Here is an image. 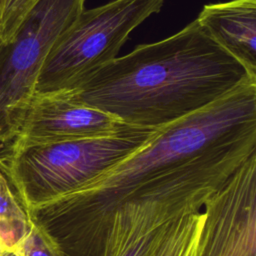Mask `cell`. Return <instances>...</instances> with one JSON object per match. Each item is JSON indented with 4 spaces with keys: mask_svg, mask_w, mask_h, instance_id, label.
<instances>
[{
    "mask_svg": "<svg viewBox=\"0 0 256 256\" xmlns=\"http://www.w3.org/2000/svg\"><path fill=\"white\" fill-rule=\"evenodd\" d=\"M200 256H256V153L207 200Z\"/></svg>",
    "mask_w": 256,
    "mask_h": 256,
    "instance_id": "52a82bcc",
    "label": "cell"
},
{
    "mask_svg": "<svg viewBox=\"0 0 256 256\" xmlns=\"http://www.w3.org/2000/svg\"><path fill=\"white\" fill-rule=\"evenodd\" d=\"M255 153L256 121H252L159 172L113 211L98 256H146L170 223L202 210Z\"/></svg>",
    "mask_w": 256,
    "mask_h": 256,
    "instance_id": "3957f363",
    "label": "cell"
},
{
    "mask_svg": "<svg viewBox=\"0 0 256 256\" xmlns=\"http://www.w3.org/2000/svg\"><path fill=\"white\" fill-rule=\"evenodd\" d=\"M84 2L40 0L14 37L0 45V143H11L19 133L43 64Z\"/></svg>",
    "mask_w": 256,
    "mask_h": 256,
    "instance_id": "8992f818",
    "label": "cell"
},
{
    "mask_svg": "<svg viewBox=\"0 0 256 256\" xmlns=\"http://www.w3.org/2000/svg\"><path fill=\"white\" fill-rule=\"evenodd\" d=\"M250 77L256 78L195 19L165 39L117 56L70 91L125 124L159 127Z\"/></svg>",
    "mask_w": 256,
    "mask_h": 256,
    "instance_id": "7a4b0ae2",
    "label": "cell"
},
{
    "mask_svg": "<svg viewBox=\"0 0 256 256\" xmlns=\"http://www.w3.org/2000/svg\"><path fill=\"white\" fill-rule=\"evenodd\" d=\"M204 222V208L174 220L146 256H200Z\"/></svg>",
    "mask_w": 256,
    "mask_h": 256,
    "instance_id": "30bf717a",
    "label": "cell"
},
{
    "mask_svg": "<svg viewBox=\"0 0 256 256\" xmlns=\"http://www.w3.org/2000/svg\"><path fill=\"white\" fill-rule=\"evenodd\" d=\"M2 256H18V254L14 251V250H12V251H8V252H6L5 254H3Z\"/></svg>",
    "mask_w": 256,
    "mask_h": 256,
    "instance_id": "5bb4252c",
    "label": "cell"
},
{
    "mask_svg": "<svg viewBox=\"0 0 256 256\" xmlns=\"http://www.w3.org/2000/svg\"><path fill=\"white\" fill-rule=\"evenodd\" d=\"M158 127L125 124L116 131L63 142L11 148L0 171L26 212L74 189L143 145Z\"/></svg>",
    "mask_w": 256,
    "mask_h": 256,
    "instance_id": "277c9868",
    "label": "cell"
},
{
    "mask_svg": "<svg viewBox=\"0 0 256 256\" xmlns=\"http://www.w3.org/2000/svg\"><path fill=\"white\" fill-rule=\"evenodd\" d=\"M163 3L164 0H112L83 9L48 54L35 93L75 90L116 58L130 33L158 13Z\"/></svg>",
    "mask_w": 256,
    "mask_h": 256,
    "instance_id": "5b68a950",
    "label": "cell"
},
{
    "mask_svg": "<svg viewBox=\"0 0 256 256\" xmlns=\"http://www.w3.org/2000/svg\"><path fill=\"white\" fill-rule=\"evenodd\" d=\"M30 222L27 234L13 249L18 256H64L60 248L38 225Z\"/></svg>",
    "mask_w": 256,
    "mask_h": 256,
    "instance_id": "7c38bea8",
    "label": "cell"
},
{
    "mask_svg": "<svg viewBox=\"0 0 256 256\" xmlns=\"http://www.w3.org/2000/svg\"><path fill=\"white\" fill-rule=\"evenodd\" d=\"M1 9H2V0H0V15H1Z\"/></svg>",
    "mask_w": 256,
    "mask_h": 256,
    "instance_id": "9a60e30c",
    "label": "cell"
},
{
    "mask_svg": "<svg viewBox=\"0 0 256 256\" xmlns=\"http://www.w3.org/2000/svg\"><path fill=\"white\" fill-rule=\"evenodd\" d=\"M115 116L81 101L73 91L34 93L11 148L101 135L124 126Z\"/></svg>",
    "mask_w": 256,
    "mask_h": 256,
    "instance_id": "ba28073f",
    "label": "cell"
},
{
    "mask_svg": "<svg viewBox=\"0 0 256 256\" xmlns=\"http://www.w3.org/2000/svg\"><path fill=\"white\" fill-rule=\"evenodd\" d=\"M196 21L219 46L256 76V0L204 5Z\"/></svg>",
    "mask_w": 256,
    "mask_h": 256,
    "instance_id": "9c48e42d",
    "label": "cell"
},
{
    "mask_svg": "<svg viewBox=\"0 0 256 256\" xmlns=\"http://www.w3.org/2000/svg\"><path fill=\"white\" fill-rule=\"evenodd\" d=\"M8 251H12V250H9V249H8V247L6 246V244H5L4 240H3V238H2L1 235H0V256H2L3 254H5V253L8 252Z\"/></svg>",
    "mask_w": 256,
    "mask_h": 256,
    "instance_id": "4fadbf2b",
    "label": "cell"
},
{
    "mask_svg": "<svg viewBox=\"0 0 256 256\" xmlns=\"http://www.w3.org/2000/svg\"><path fill=\"white\" fill-rule=\"evenodd\" d=\"M256 121V78L157 128L139 148L89 180L27 213L64 256H98L113 211L140 186L231 131Z\"/></svg>",
    "mask_w": 256,
    "mask_h": 256,
    "instance_id": "6da1fadb",
    "label": "cell"
},
{
    "mask_svg": "<svg viewBox=\"0 0 256 256\" xmlns=\"http://www.w3.org/2000/svg\"><path fill=\"white\" fill-rule=\"evenodd\" d=\"M29 229L27 213L13 193L8 179L0 171V235L8 249L13 250Z\"/></svg>",
    "mask_w": 256,
    "mask_h": 256,
    "instance_id": "8fae6325",
    "label": "cell"
}]
</instances>
